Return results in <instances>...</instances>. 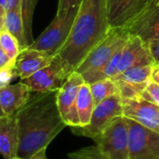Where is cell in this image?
<instances>
[{"label": "cell", "instance_id": "obj_1", "mask_svg": "<svg viewBox=\"0 0 159 159\" xmlns=\"http://www.w3.org/2000/svg\"><path fill=\"white\" fill-rule=\"evenodd\" d=\"M57 91L34 92L15 114L19 132L18 157L29 159L39 151L47 150L66 127L57 107Z\"/></svg>", "mask_w": 159, "mask_h": 159}, {"label": "cell", "instance_id": "obj_2", "mask_svg": "<svg viewBox=\"0 0 159 159\" xmlns=\"http://www.w3.org/2000/svg\"><path fill=\"white\" fill-rule=\"evenodd\" d=\"M109 30L106 0H82L71 33L57 53L67 75L75 71Z\"/></svg>", "mask_w": 159, "mask_h": 159}, {"label": "cell", "instance_id": "obj_3", "mask_svg": "<svg viewBox=\"0 0 159 159\" xmlns=\"http://www.w3.org/2000/svg\"><path fill=\"white\" fill-rule=\"evenodd\" d=\"M79 7L57 12L51 23L30 46V48L47 52L55 56L66 42Z\"/></svg>", "mask_w": 159, "mask_h": 159}, {"label": "cell", "instance_id": "obj_4", "mask_svg": "<svg viewBox=\"0 0 159 159\" xmlns=\"http://www.w3.org/2000/svg\"><path fill=\"white\" fill-rule=\"evenodd\" d=\"M129 34L124 28H110L106 36L98 43L75 69L80 75L90 73L103 66L114 54L124 47Z\"/></svg>", "mask_w": 159, "mask_h": 159}, {"label": "cell", "instance_id": "obj_5", "mask_svg": "<svg viewBox=\"0 0 159 159\" xmlns=\"http://www.w3.org/2000/svg\"><path fill=\"white\" fill-rule=\"evenodd\" d=\"M93 141L105 159H129V131L125 116L117 117Z\"/></svg>", "mask_w": 159, "mask_h": 159}, {"label": "cell", "instance_id": "obj_6", "mask_svg": "<svg viewBox=\"0 0 159 159\" xmlns=\"http://www.w3.org/2000/svg\"><path fill=\"white\" fill-rule=\"evenodd\" d=\"M123 116L122 101L119 94L113 95L95 105L89 123L85 127L72 128L73 133L94 139L117 117Z\"/></svg>", "mask_w": 159, "mask_h": 159}, {"label": "cell", "instance_id": "obj_7", "mask_svg": "<svg viewBox=\"0 0 159 159\" xmlns=\"http://www.w3.org/2000/svg\"><path fill=\"white\" fill-rule=\"evenodd\" d=\"M125 118L129 131V159H159V133Z\"/></svg>", "mask_w": 159, "mask_h": 159}, {"label": "cell", "instance_id": "obj_8", "mask_svg": "<svg viewBox=\"0 0 159 159\" xmlns=\"http://www.w3.org/2000/svg\"><path fill=\"white\" fill-rule=\"evenodd\" d=\"M84 79L77 72H73L63 85L57 91L56 102L60 115L66 126L71 128L80 127L76 111V99L79 89L84 84Z\"/></svg>", "mask_w": 159, "mask_h": 159}, {"label": "cell", "instance_id": "obj_9", "mask_svg": "<svg viewBox=\"0 0 159 159\" xmlns=\"http://www.w3.org/2000/svg\"><path fill=\"white\" fill-rule=\"evenodd\" d=\"M69 75L64 70L60 56L56 54L48 65L20 81L29 88L31 92L57 91Z\"/></svg>", "mask_w": 159, "mask_h": 159}, {"label": "cell", "instance_id": "obj_10", "mask_svg": "<svg viewBox=\"0 0 159 159\" xmlns=\"http://www.w3.org/2000/svg\"><path fill=\"white\" fill-rule=\"evenodd\" d=\"M156 0H106L110 28H125Z\"/></svg>", "mask_w": 159, "mask_h": 159}, {"label": "cell", "instance_id": "obj_11", "mask_svg": "<svg viewBox=\"0 0 159 159\" xmlns=\"http://www.w3.org/2000/svg\"><path fill=\"white\" fill-rule=\"evenodd\" d=\"M121 101L125 117L159 133V106L142 97Z\"/></svg>", "mask_w": 159, "mask_h": 159}, {"label": "cell", "instance_id": "obj_12", "mask_svg": "<svg viewBox=\"0 0 159 159\" xmlns=\"http://www.w3.org/2000/svg\"><path fill=\"white\" fill-rule=\"evenodd\" d=\"M124 29L129 34L140 37L146 45L159 39V5L153 3Z\"/></svg>", "mask_w": 159, "mask_h": 159}, {"label": "cell", "instance_id": "obj_13", "mask_svg": "<svg viewBox=\"0 0 159 159\" xmlns=\"http://www.w3.org/2000/svg\"><path fill=\"white\" fill-rule=\"evenodd\" d=\"M151 64H154V61L148 46L140 37L129 34L122 50L117 74L132 67Z\"/></svg>", "mask_w": 159, "mask_h": 159}, {"label": "cell", "instance_id": "obj_14", "mask_svg": "<svg viewBox=\"0 0 159 159\" xmlns=\"http://www.w3.org/2000/svg\"><path fill=\"white\" fill-rule=\"evenodd\" d=\"M54 56L47 52L30 48L29 47L21 49L14 61V68L20 80L25 79L48 65Z\"/></svg>", "mask_w": 159, "mask_h": 159}, {"label": "cell", "instance_id": "obj_15", "mask_svg": "<svg viewBox=\"0 0 159 159\" xmlns=\"http://www.w3.org/2000/svg\"><path fill=\"white\" fill-rule=\"evenodd\" d=\"M31 95V90L21 81L0 89V103L5 116H14L27 102Z\"/></svg>", "mask_w": 159, "mask_h": 159}, {"label": "cell", "instance_id": "obj_16", "mask_svg": "<svg viewBox=\"0 0 159 159\" xmlns=\"http://www.w3.org/2000/svg\"><path fill=\"white\" fill-rule=\"evenodd\" d=\"M19 132L17 120L14 116L0 117V154L5 159L17 157Z\"/></svg>", "mask_w": 159, "mask_h": 159}, {"label": "cell", "instance_id": "obj_17", "mask_svg": "<svg viewBox=\"0 0 159 159\" xmlns=\"http://www.w3.org/2000/svg\"><path fill=\"white\" fill-rule=\"evenodd\" d=\"M5 30L15 37L20 50L28 48L33 43L32 33L29 32L22 15L21 3L18 7L6 12Z\"/></svg>", "mask_w": 159, "mask_h": 159}, {"label": "cell", "instance_id": "obj_18", "mask_svg": "<svg viewBox=\"0 0 159 159\" xmlns=\"http://www.w3.org/2000/svg\"><path fill=\"white\" fill-rule=\"evenodd\" d=\"M153 67H154V64L146 65V66L132 67L117 74L116 76H114L111 79L122 81L129 85L146 89L147 85L152 80L151 75H152Z\"/></svg>", "mask_w": 159, "mask_h": 159}, {"label": "cell", "instance_id": "obj_19", "mask_svg": "<svg viewBox=\"0 0 159 159\" xmlns=\"http://www.w3.org/2000/svg\"><path fill=\"white\" fill-rule=\"evenodd\" d=\"M94 107L95 103L90 92L89 85L84 83L79 89L76 99V111L80 127H85L89 123Z\"/></svg>", "mask_w": 159, "mask_h": 159}, {"label": "cell", "instance_id": "obj_20", "mask_svg": "<svg viewBox=\"0 0 159 159\" xmlns=\"http://www.w3.org/2000/svg\"><path fill=\"white\" fill-rule=\"evenodd\" d=\"M90 92L94 101L95 105L106 100L107 98L118 94V89L113 79L107 78L97 81L89 85Z\"/></svg>", "mask_w": 159, "mask_h": 159}, {"label": "cell", "instance_id": "obj_21", "mask_svg": "<svg viewBox=\"0 0 159 159\" xmlns=\"http://www.w3.org/2000/svg\"><path fill=\"white\" fill-rule=\"evenodd\" d=\"M0 48L11 61H15L20 51L18 41L6 30L0 32Z\"/></svg>", "mask_w": 159, "mask_h": 159}, {"label": "cell", "instance_id": "obj_22", "mask_svg": "<svg viewBox=\"0 0 159 159\" xmlns=\"http://www.w3.org/2000/svg\"><path fill=\"white\" fill-rule=\"evenodd\" d=\"M68 157L70 159H105L100 154L96 146L81 148L69 154Z\"/></svg>", "mask_w": 159, "mask_h": 159}, {"label": "cell", "instance_id": "obj_23", "mask_svg": "<svg viewBox=\"0 0 159 159\" xmlns=\"http://www.w3.org/2000/svg\"><path fill=\"white\" fill-rule=\"evenodd\" d=\"M18 77L14 68V62L7 64L0 69V89H3L11 84V82Z\"/></svg>", "mask_w": 159, "mask_h": 159}, {"label": "cell", "instance_id": "obj_24", "mask_svg": "<svg viewBox=\"0 0 159 159\" xmlns=\"http://www.w3.org/2000/svg\"><path fill=\"white\" fill-rule=\"evenodd\" d=\"M141 97L159 106V86L151 80Z\"/></svg>", "mask_w": 159, "mask_h": 159}, {"label": "cell", "instance_id": "obj_25", "mask_svg": "<svg viewBox=\"0 0 159 159\" xmlns=\"http://www.w3.org/2000/svg\"><path fill=\"white\" fill-rule=\"evenodd\" d=\"M82 0H59L57 12H61L74 7H79Z\"/></svg>", "mask_w": 159, "mask_h": 159}, {"label": "cell", "instance_id": "obj_26", "mask_svg": "<svg viewBox=\"0 0 159 159\" xmlns=\"http://www.w3.org/2000/svg\"><path fill=\"white\" fill-rule=\"evenodd\" d=\"M148 48L153 59L154 64L159 65V39L152 40L148 45Z\"/></svg>", "mask_w": 159, "mask_h": 159}, {"label": "cell", "instance_id": "obj_27", "mask_svg": "<svg viewBox=\"0 0 159 159\" xmlns=\"http://www.w3.org/2000/svg\"><path fill=\"white\" fill-rule=\"evenodd\" d=\"M21 1L22 0H0V5L7 12L18 7L20 5Z\"/></svg>", "mask_w": 159, "mask_h": 159}, {"label": "cell", "instance_id": "obj_28", "mask_svg": "<svg viewBox=\"0 0 159 159\" xmlns=\"http://www.w3.org/2000/svg\"><path fill=\"white\" fill-rule=\"evenodd\" d=\"M11 62H14V61H11L8 59V57H7V56L3 52V50L0 48V69L3 68V67H5V66H7V64L11 63Z\"/></svg>", "mask_w": 159, "mask_h": 159}, {"label": "cell", "instance_id": "obj_29", "mask_svg": "<svg viewBox=\"0 0 159 159\" xmlns=\"http://www.w3.org/2000/svg\"><path fill=\"white\" fill-rule=\"evenodd\" d=\"M151 79H152L153 82H155L156 84H157L159 86V65L154 64L153 71H152V75H151Z\"/></svg>", "mask_w": 159, "mask_h": 159}, {"label": "cell", "instance_id": "obj_30", "mask_svg": "<svg viewBox=\"0 0 159 159\" xmlns=\"http://www.w3.org/2000/svg\"><path fill=\"white\" fill-rule=\"evenodd\" d=\"M5 18H6V10L0 5V32L5 31Z\"/></svg>", "mask_w": 159, "mask_h": 159}, {"label": "cell", "instance_id": "obj_31", "mask_svg": "<svg viewBox=\"0 0 159 159\" xmlns=\"http://www.w3.org/2000/svg\"><path fill=\"white\" fill-rule=\"evenodd\" d=\"M29 159H48L47 157H46V150L39 151L38 153H36L35 155H34Z\"/></svg>", "mask_w": 159, "mask_h": 159}, {"label": "cell", "instance_id": "obj_32", "mask_svg": "<svg viewBox=\"0 0 159 159\" xmlns=\"http://www.w3.org/2000/svg\"><path fill=\"white\" fill-rule=\"evenodd\" d=\"M5 116V114H4V112H3V109H2L1 103H0V117H2V116Z\"/></svg>", "mask_w": 159, "mask_h": 159}, {"label": "cell", "instance_id": "obj_33", "mask_svg": "<svg viewBox=\"0 0 159 159\" xmlns=\"http://www.w3.org/2000/svg\"><path fill=\"white\" fill-rule=\"evenodd\" d=\"M155 3H156V4H157V5H159V0H156V1H155Z\"/></svg>", "mask_w": 159, "mask_h": 159}, {"label": "cell", "instance_id": "obj_34", "mask_svg": "<svg viewBox=\"0 0 159 159\" xmlns=\"http://www.w3.org/2000/svg\"><path fill=\"white\" fill-rule=\"evenodd\" d=\"M12 159H22V158H20V157H15L14 158H12Z\"/></svg>", "mask_w": 159, "mask_h": 159}]
</instances>
